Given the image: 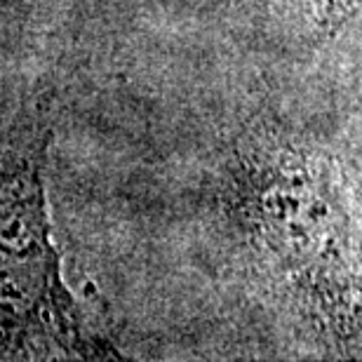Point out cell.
<instances>
[{
    "mask_svg": "<svg viewBox=\"0 0 362 362\" xmlns=\"http://www.w3.org/2000/svg\"><path fill=\"white\" fill-rule=\"evenodd\" d=\"M320 3L325 7V24L329 28H337L358 10V0H320Z\"/></svg>",
    "mask_w": 362,
    "mask_h": 362,
    "instance_id": "obj_2",
    "label": "cell"
},
{
    "mask_svg": "<svg viewBox=\"0 0 362 362\" xmlns=\"http://www.w3.org/2000/svg\"><path fill=\"white\" fill-rule=\"evenodd\" d=\"M47 341L92 351L81 313L59 273L49 240L42 160L33 148L0 165V349Z\"/></svg>",
    "mask_w": 362,
    "mask_h": 362,
    "instance_id": "obj_1",
    "label": "cell"
}]
</instances>
